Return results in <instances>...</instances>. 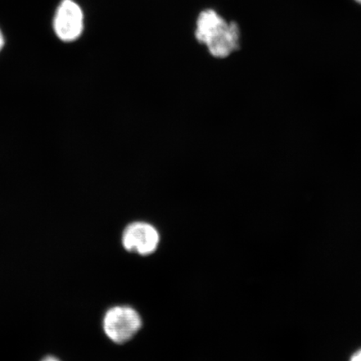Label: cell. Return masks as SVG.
<instances>
[{
	"label": "cell",
	"instance_id": "3",
	"mask_svg": "<svg viewBox=\"0 0 361 361\" xmlns=\"http://www.w3.org/2000/svg\"><path fill=\"white\" fill-rule=\"evenodd\" d=\"M53 28L57 37L62 42H75L83 33L82 8L74 0H62L54 17Z\"/></svg>",
	"mask_w": 361,
	"mask_h": 361
},
{
	"label": "cell",
	"instance_id": "1",
	"mask_svg": "<svg viewBox=\"0 0 361 361\" xmlns=\"http://www.w3.org/2000/svg\"><path fill=\"white\" fill-rule=\"evenodd\" d=\"M196 38L207 45L212 56L226 58L238 49L240 31L235 22L227 23L215 11L207 10L198 17Z\"/></svg>",
	"mask_w": 361,
	"mask_h": 361
},
{
	"label": "cell",
	"instance_id": "4",
	"mask_svg": "<svg viewBox=\"0 0 361 361\" xmlns=\"http://www.w3.org/2000/svg\"><path fill=\"white\" fill-rule=\"evenodd\" d=\"M160 236L152 225L135 222L126 228L123 245L126 250L140 255H150L159 245Z\"/></svg>",
	"mask_w": 361,
	"mask_h": 361
},
{
	"label": "cell",
	"instance_id": "6",
	"mask_svg": "<svg viewBox=\"0 0 361 361\" xmlns=\"http://www.w3.org/2000/svg\"><path fill=\"white\" fill-rule=\"evenodd\" d=\"M4 47V37L1 30H0V51Z\"/></svg>",
	"mask_w": 361,
	"mask_h": 361
},
{
	"label": "cell",
	"instance_id": "8",
	"mask_svg": "<svg viewBox=\"0 0 361 361\" xmlns=\"http://www.w3.org/2000/svg\"><path fill=\"white\" fill-rule=\"evenodd\" d=\"M355 1L359 3L360 4H361V0H355Z\"/></svg>",
	"mask_w": 361,
	"mask_h": 361
},
{
	"label": "cell",
	"instance_id": "7",
	"mask_svg": "<svg viewBox=\"0 0 361 361\" xmlns=\"http://www.w3.org/2000/svg\"><path fill=\"white\" fill-rule=\"evenodd\" d=\"M42 361H60L57 358L54 357V356H47V357H44Z\"/></svg>",
	"mask_w": 361,
	"mask_h": 361
},
{
	"label": "cell",
	"instance_id": "2",
	"mask_svg": "<svg viewBox=\"0 0 361 361\" xmlns=\"http://www.w3.org/2000/svg\"><path fill=\"white\" fill-rule=\"evenodd\" d=\"M141 316L128 306H115L107 311L103 319V329L110 340L123 344L134 337L142 328Z\"/></svg>",
	"mask_w": 361,
	"mask_h": 361
},
{
	"label": "cell",
	"instance_id": "5",
	"mask_svg": "<svg viewBox=\"0 0 361 361\" xmlns=\"http://www.w3.org/2000/svg\"><path fill=\"white\" fill-rule=\"evenodd\" d=\"M350 361H361V350L358 351L357 353H355Z\"/></svg>",
	"mask_w": 361,
	"mask_h": 361
}]
</instances>
